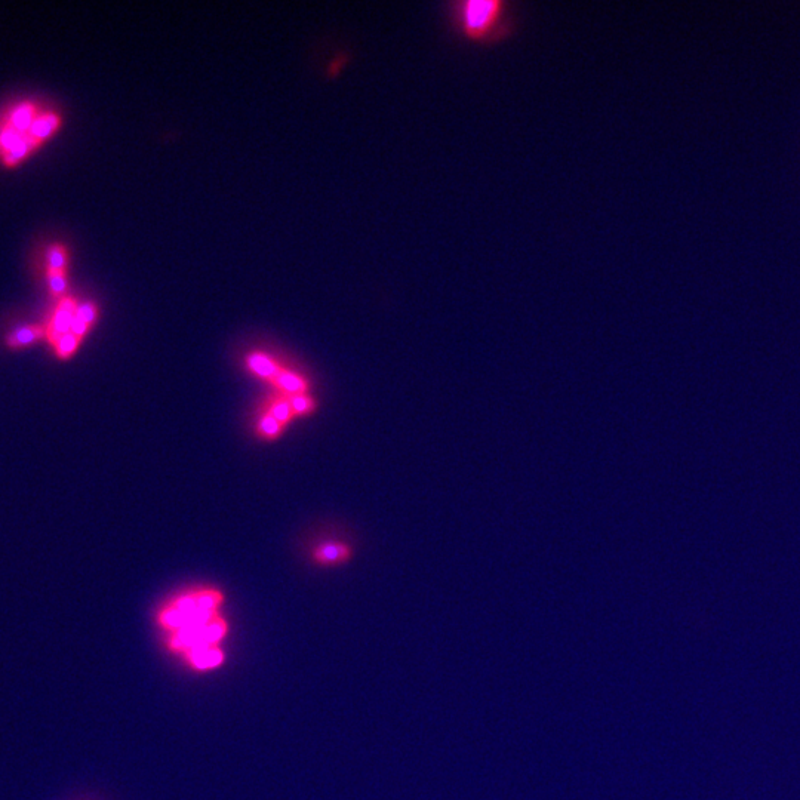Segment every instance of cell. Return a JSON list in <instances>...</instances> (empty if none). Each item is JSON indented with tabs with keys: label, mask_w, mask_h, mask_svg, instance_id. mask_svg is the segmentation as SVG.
Segmentation results:
<instances>
[{
	"label": "cell",
	"mask_w": 800,
	"mask_h": 800,
	"mask_svg": "<svg viewBox=\"0 0 800 800\" xmlns=\"http://www.w3.org/2000/svg\"><path fill=\"white\" fill-rule=\"evenodd\" d=\"M352 556V549L346 544L329 543L323 544L315 552L316 560L322 563H338L347 560Z\"/></svg>",
	"instance_id": "cell-5"
},
{
	"label": "cell",
	"mask_w": 800,
	"mask_h": 800,
	"mask_svg": "<svg viewBox=\"0 0 800 800\" xmlns=\"http://www.w3.org/2000/svg\"><path fill=\"white\" fill-rule=\"evenodd\" d=\"M289 405H291L292 412L294 414H307V412L312 411L313 403L312 400L306 398L304 395H294L288 399Z\"/></svg>",
	"instance_id": "cell-16"
},
{
	"label": "cell",
	"mask_w": 800,
	"mask_h": 800,
	"mask_svg": "<svg viewBox=\"0 0 800 800\" xmlns=\"http://www.w3.org/2000/svg\"><path fill=\"white\" fill-rule=\"evenodd\" d=\"M43 334H45V331H43L40 326H27V328L15 332V334L9 338L8 343L9 346L12 347L27 346V344H32L33 341L39 340Z\"/></svg>",
	"instance_id": "cell-10"
},
{
	"label": "cell",
	"mask_w": 800,
	"mask_h": 800,
	"mask_svg": "<svg viewBox=\"0 0 800 800\" xmlns=\"http://www.w3.org/2000/svg\"><path fill=\"white\" fill-rule=\"evenodd\" d=\"M187 658L195 669L211 670L223 664L224 652L218 646H205L187 652Z\"/></svg>",
	"instance_id": "cell-4"
},
{
	"label": "cell",
	"mask_w": 800,
	"mask_h": 800,
	"mask_svg": "<svg viewBox=\"0 0 800 800\" xmlns=\"http://www.w3.org/2000/svg\"><path fill=\"white\" fill-rule=\"evenodd\" d=\"M23 140V132L17 131L15 128L3 129V131L0 132V150H2L5 155H8V153L14 150Z\"/></svg>",
	"instance_id": "cell-12"
},
{
	"label": "cell",
	"mask_w": 800,
	"mask_h": 800,
	"mask_svg": "<svg viewBox=\"0 0 800 800\" xmlns=\"http://www.w3.org/2000/svg\"><path fill=\"white\" fill-rule=\"evenodd\" d=\"M48 278L51 291L54 292V294H63L64 289H66L64 270L49 269Z\"/></svg>",
	"instance_id": "cell-17"
},
{
	"label": "cell",
	"mask_w": 800,
	"mask_h": 800,
	"mask_svg": "<svg viewBox=\"0 0 800 800\" xmlns=\"http://www.w3.org/2000/svg\"><path fill=\"white\" fill-rule=\"evenodd\" d=\"M269 414L272 415V417H275L276 420H278L283 426V424H286L289 420H291L294 412H292L291 405H289L288 400H278V402L273 403Z\"/></svg>",
	"instance_id": "cell-14"
},
{
	"label": "cell",
	"mask_w": 800,
	"mask_h": 800,
	"mask_svg": "<svg viewBox=\"0 0 800 800\" xmlns=\"http://www.w3.org/2000/svg\"><path fill=\"white\" fill-rule=\"evenodd\" d=\"M258 430H260L264 438L273 439L279 435L280 430H282V424H280L275 417H272V415L266 414L261 418L260 424H258Z\"/></svg>",
	"instance_id": "cell-13"
},
{
	"label": "cell",
	"mask_w": 800,
	"mask_h": 800,
	"mask_svg": "<svg viewBox=\"0 0 800 800\" xmlns=\"http://www.w3.org/2000/svg\"><path fill=\"white\" fill-rule=\"evenodd\" d=\"M66 264V252L60 246H54L49 251V269L64 270Z\"/></svg>",
	"instance_id": "cell-18"
},
{
	"label": "cell",
	"mask_w": 800,
	"mask_h": 800,
	"mask_svg": "<svg viewBox=\"0 0 800 800\" xmlns=\"http://www.w3.org/2000/svg\"><path fill=\"white\" fill-rule=\"evenodd\" d=\"M35 109L33 106H29V104H24V106L18 107L11 116V123L12 128L17 129L20 132L29 131L32 128L33 122H35Z\"/></svg>",
	"instance_id": "cell-9"
},
{
	"label": "cell",
	"mask_w": 800,
	"mask_h": 800,
	"mask_svg": "<svg viewBox=\"0 0 800 800\" xmlns=\"http://www.w3.org/2000/svg\"><path fill=\"white\" fill-rule=\"evenodd\" d=\"M76 315H78L80 319L85 320L88 325H91L95 318H97V310H95L92 304H83V306L78 307V313H76Z\"/></svg>",
	"instance_id": "cell-19"
},
{
	"label": "cell",
	"mask_w": 800,
	"mask_h": 800,
	"mask_svg": "<svg viewBox=\"0 0 800 800\" xmlns=\"http://www.w3.org/2000/svg\"><path fill=\"white\" fill-rule=\"evenodd\" d=\"M80 340H82V338H79L78 335L69 332V334L64 335V337H61L60 340L57 341V344L54 346L55 352H57L60 358H70V356L76 352V349H78Z\"/></svg>",
	"instance_id": "cell-11"
},
{
	"label": "cell",
	"mask_w": 800,
	"mask_h": 800,
	"mask_svg": "<svg viewBox=\"0 0 800 800\" xmlns=\"http://www.w3.org/2000/svg\"><path fill=\"white\" fill-rule=\"evenodd\" d=\"M449 18L458 35L472 42H497L512 32L510 3L503 0L452 2L449 5Z\"/></svg>",
	"instance_id": "cell-1"
},
{
	"label": "cell",
	"mask_w": 800,
	"mask_h": 800,
	"mask_svg": "<svg viewBox=\"0 0 800 800\" xmlns=\"http://www.w3.org/2000/svg\"><path fill=\"white\" fill-rule=\"evenodd\" d=\"M76 313H78V304H76L75 300H72V298H64V300L58 304L57 310H55L54 313V318H52L48 329H46V335H48L51 344L55 346L61 337H64V335L72 331V323Z\"/></svg>",
	"instance_id": "cell-3"
},
{
	"label": "cell",
	"mask_w": 800,
	"mask_h": 800,
	"mask_svg": "<svg viewBox=\"0 0 800 800\" xmlns=\"http://www.w3.org/2000/svg\"><path fill=\"white\" fill-rule=\"evenodd\" d=\"M227 624L220 617H215L209 623L190 626L186 629L175 630L172 632L169 645L174 651L190 652L193 649L205 648V646H217V643L226 636Z\"/></svg>",
	"instance_id": "cell-2"
},
{
	"label": "cell",
	"mask_w": 800,
	"mask_h": 800,
	"mask_svg": "<svg viewBox=\"0 0 800 800\" xmlns=\"http://www.w3.org/2000/svg\"><path fill=\"white\" fill-rule=\"evenodd\" d=\"M272 381L280 390L291 393L292 396L303 395L307 389L306 381H304L303 378L292 374V372L285 371V369L282 368H280L278 375H276Z\"/></svg>",
	"instance_id": "cell-6"
},
{
	"label": "cell",
	"mask_w": 800,
	"mask_h": 800,
	"mask_svg": "<svg viewBox=\"0 0 800 800\" xmlns=\"http://www.w3.org/2000/svg\"><path fill=\"white\" fill-rule=\"evenodd\" d=\"M35 143L36 141L32 140V138H24V140L21 141V143L18 144L14 150H11V152L6 155V163H9V165H14V163H17L18 160L23 159L24 156L29 153V150H32L33 144Z\"/></svg>",
	"instance_id": "cell-15"
},
{
	"label": "cell",
	"mask_w": 800,
	"mask_h": 800,
	"mask_svg": "<svg viewBox=\"0 0 800 800\" xmlns=\"http://www.w3.org/2000/svg\"><path fill=\"white\" fill-rule=\"evenodd\" d=\"M58 125H60V120H58L57 116H42V118L36 119L32 128L29 129L30 138L39 143V141L45 140L48 135H51L58 128Z\"/></svg>",
	"instance_id": "cell-8"
},
{
	"label": "cell",
	"mask_w": 800,
	"mask_h": 800,
	"mask_svg": "<svg viewBox=\"0 0 800 800\" xmlns=\"http://www.w3.org/2000/svg\"><path fill=\"white\" fill-rule=\"evenodd\" d=\"M248 366L255 372V374L260 375V377L267 378V380L272 381L273 378L278 375L280 371V366L276 365L272 359L267 358V356L260 355V353H255V355H251L248 358Z\"/></svg>",
	"instance_id": "cell-7"
}]
</instances>
